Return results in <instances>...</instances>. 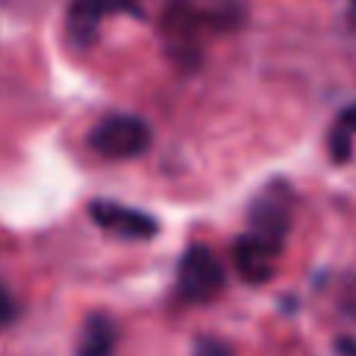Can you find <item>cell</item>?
<instances>
[{
  "label": "cell",
  "mask_w": 356,
  "mask_h": 356,
  "mask_svg": "<svg viewBox=\"0 0 356 356\" xmlns=\"http://www.w3.org/2000/svg\"><path fill=\"white\" fill-rule=\"evenodd\" d=\"M129 3H131V0H129Z\"/></svg>",
  "instance_id": "cell-11"
},
{
  "label": "cell",
  "mask_w": 356,
  "mask_h": 356,
  "mask_svg": "<svg viewBox=\"0 0 356 356\" xmlns=\"http://www.w3.org/2000/svg\"><path fill=\"white\" fill-rule=\"evenodd\" d=\"M88 141L106 160H131L150 147V129L138 116H110L94 125Z\"/></svg>",
  "instance_id": "cell-1"
},
{
  "label": "cell",
  "mask_w": 356,
  "mask_h": 356,
  "mask_svg": "<svg viewBox=\"0 0 356 356\" xmlns=\"http://www.w3.org/2000/svg\"><path fill=\"white\" fill-rule=\"evenodd\" d=\"M129 0H75L69 6V35L79 47L91 44L97 38L100 29V19L113 10H129Z\"/></svg>",
  "instance_id": "cell-6"
},
{
  "label": "cell",
  "mask_w": 356,
  "mask_h": 356,
  "mask_svg": "<svg viewBox=\"0 0 356 356\" xmlns=\"http://www.w3.org/2000/svg\"><path fill=\"white\" fill-rule=\"evenodd\" d=\"M278 253H282V244L247 232L234 241V269H238V275L244 278V282L266 284L272 275H275Z\"/></svg>",
  "instance_id": "cell-3"
},
{
  "label": "cell",
  "mask_w": 356,
  "mask_h": 356,
  "mask_svg": "<svg viewBox=\"0 0 356 356\" xmlns=\"http://www.w3.org/2000/svg\"><path fill=\"white\" fill-rule=\"evenodd\" d=\"M225 288L222 263L203 244H194L184 250L178 263V294L191 303H207Z\"/></svg>",
  "instance_id": "cell-2"
},
{
  "label": "cell",
  "mask_w": 356,
  "mask_h": 356,
  "mask_svg": "<svg viewBox=\"0 0 356 356\" xmlns=\"http://www.w3.org/2000/svg\"><path fill=\"white\" fill-rule=\"evenodd\" d=\"M353 135H356V104L347 106L338 119H334L332 131H328V154L334 163H347L353 154Z\"/></svg>",
  "instance_id": "cell-8"
},
{
  "label": "cell",
  "mask_w": 356,
  "mask_h": 356,
  "mask_svg": "<svg viewBox=\"0 0 356 356\" xmlns=\"http://www.w3.org/2000/svg\"><path fill=\"white\" fill-rule=\"evenodd\" d=\"M116 353V325L110 316H91L79 341L75 356H113Z\"/></svg>",
  "instance_id": "cell-7"
},
{
  "label": "cell",
  "mask_w": 356,
  "mask_h": 356,
  "mask_svg": "<svg viewBox=\"0 0 356 356\" xmlns=\"http://www.w3.org/2000/svg\"><path fill=\"white\" fill-rule=\"evenodd\" d=\"M197 356H232L222 344H216V341H203L200 347H197Z\"/></svg>",
  "instance_id": "cell-10"
},
{
  "label": "cell",
  "mask_w": 356,
  "mask_h": 356,
  "mask_svg": "<svg viewBox=\"0 0 356 356\" xmlns=\"http://www.w3.org/2000/svg\"><path fill=\"white\" fill-rule=\"evenodd\" d=\"M288 203H291L288 191H272V188L263 191V197L253 203L250 232L259 234V238H269V241H275V244H282L284 232H288V222H291Z\"/></svg>",
  "instance_id": "cell-5"
},
{
  "label": "cell",
  "mask_w": 356,
  "mask_h": 356,
  "mask_svg": "<svg viewBox=\"0 0 356 356\" xmlns=\"http://www.w3.org/2000/svg\"><path fill=\"white\" fill-rule=\"evenodd\" d=\"M13 319H16V303H13V297L6 294L3 288H0V328L10 325Z\"/></svg>",
  "instance_id": "cell-9"
},
{
  "label": "cell",
  "mask_w": 356,
  "mask_h": 356,
  "mask_svg": "<svg viewBox=\"0 0 356 356\" xmlns=\"http://www.w3.org/2000/svg\"><path fill=\"white\" fill-rule=\"evenodd\" d=\"M91 219L100 228L113 234H122V238H154L156 234V219L141 209H129L122 203H110V200H97L88 207Z\"/></svg>",
  "instance_id": "cell-4"
}]
</instances>
